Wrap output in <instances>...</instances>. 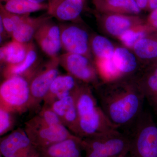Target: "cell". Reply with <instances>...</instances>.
Wrapping results in <instances>:
<instances>
[{
	"mask_svg": "<svg viewBox=\"0 0 157 157\" xmlns=\"http://www.w3.org/2000/svg\"><path fill=\"white\" fill-rule=\"evenodd\" d=\"M113 60L121 74L132 73L137 67L135 56L125 48H117Z\"/></svg>",
	"mask_w": 157,
	"mask_h": 157,
	"instance_id": "obj_22",
	"label": "cell"
},
{
	"mask_svg": "<svg viewBox=\"0 0 157 157\" xmlns=\"http://www.w3.org/2000/svg\"><path fill=\"white\" fill-rule=\"evenodd\" d=\"M29 43H21L13 40L0 49L1 62L7 66H13L20 63L25 59L28 51Z\"/></svg>",
	"mask_w": 157,
	"mask_h": 157,
	"instance_id": "obj_18",
	"label": "cell"
},
{
	"mask_svg": "<svg viewBox=\"0 0 157 157\" xmlns=\"http://www.w3.org/2000/svg\"><path fill=\"white\" fill-rule=\"evenodd\" d=\"M21 15L12 14L6 11L0 5V20L2 21L8 35L11 36L20 21Z\"/></svg>",
	"mask_w": 157,
	"mask_h": 157,
	"instance_id": "obj_27",
	"label": "cell"
},
{
	"mask_svg": "<svg viewBox=\"0 0 157 157\" xmlns=\"http://www.w3.org/2000/svg\"><path fill=\"white\" fill-rule=\"evenodd\" d=\"M118 157H133L132 155H131L130 151L126 152L124 153V154L121 155Z\"/></svg>",
	"mask_w": 157,
	"mask_h": 157,
	"instance_id": "obj_33",
	"label": "cell"
},
{
	"mask_svg": "<svg viewBox=\"0 0 157 157\" xmlns=\"http://www.w3.org/2000/svg\"><path fill=\"white\" fill-rule=\"evenodd\" d=\"M139 86L145 99L157 113V67L147 75Z\"/></svg>",
	"mask_w": 157,
	"mask_h": 157,
	"instance_id": "obj_21",
	"label": "cell"
},
{
	"mask_svg": "<svg viewBox=\"0 0 157 157\" xmlns=\"http://www.w3.org/2000/svg\"><path fill=\"white\" fill-rule=\"evenodd\" d=\"M84 1H85V0H84Z\"/></svg>",
	"mask_w": 157,
	"mask_h": 157,
	"instance_id": "obj_36",
	"label": "cell"
},
{
	"mask_svg": "<svg viewBox=\"0 0 157 157\" xmlns=\"http://www.w3.org/2000/svg\"><path fill=\"white\" fill-rule=\"evenodd\" d=\"M93 51L99 59H111L113 57L114 49L111 42L107 38L97 36L92 42Z\"/></svg>",
	"mask_w": 157,
	"mask_h": 157,
	"instance_id": "obj_24",
	"label": "cell"
},
{
	"mask_svg": "<svg viewBox=\"0 0 157 157\" xmlns=\"http://www.w3.org/2000/svg\"><path fill=\"white\" fill-rule=\"evenodd\" d=\"M98 99L101 108L118 128L136 122L143 112L145 99L140 86L125 83L101 91Z\"/></svg>",
	"mask_w": 157,
	"mask_h": 157,
	"instance_id": "obj_1",
	"label": "cell"
},
{
	"mask_svg": "<svg viewBox=\"0 0 157 157\" xmlns=\"http://www.w3.org/2000/svg\"><path fill=\"white\" fill-rule=\"evenodd\" d=\"M5 4L1 3L4 9L12 14L26 15L42 10H47V3L37 4L29 0H5Z\"/></svg>",
	"mask_w": 157,
	"mask_h": 157,
	"instance_id": "obj_19",
	"label": "cell"
},
{
	"mask_svg": "<svg viewBox=\"0 0 157 157\" xmlns=\"http://www.w3.org/2000/svg\"><path fill=\"white\" fill-rule=\"evenodd\" d=\"M47 14L62 21L76 19L84 8V0H48Z\"/></svg>",
	"mask_w": 157,
	"mask_h": 157,
	"instance_id": "obj_13",
	"label": "cell"
},
{
	"mask_svg": "<svg viewBox=\"0 0 157 157\" xmlns=\"http://www.w3.org/2000/svg\"><path fill=\"white\" fill-rule=\"evenodd\" d=\"M58 57L52 59L44 67L37 68L30 81V109H36L47 95L54 80L59 75Z\"/></svg>",
	"mask_w": 157,
	"mask_h": 157,
	"instance_id": "obj_7",
	"label": "cell"
},
{
	"mask_svg": "<svg viewBox=\"0 0 157 157\" xmlns=\"http://www.w3.org/2000/svg\"><path fill=\"white\" fill-rule=\"evenodd\" d=\"M58 59L59 65L76 79L86 82L95 80V71L84 56L66 52Z\"/></svg>",
	"mask_w": 157,
	"mask_h": 157,
	"instance_id": "obj_10",
	"label": "cell"
},
{
	"mask_svg": "<svg viewBox=\"0 0 157 157\" xmlns=\"http://www.w3.org/2000/svg\"><path fill=\"white\" fill-rule=\"evenodd\" d=\"M135 1L140 9H147L148 0H135Z\"/></svg>",
	"mask_w": 157,
	"mask_h": 157,
	"instance_id": "obj_31",
	"label": "cell"
},
{
	"mask_svg": "<svg viewBox=\"0 0 157 157\" xmlns=\"http://www.w3.org/2000/svg\"><path fill=\"white\" fill-rule=\"evenodd\" d=\"M135 53L142 59H153L157 57V40L143 38L134 45Z\"/></svg>",
	"mask_w": 157,
	"mask_h": 157,
	"instance_id": "obj_25",
	"label": "cell"
},
{
	"mask_svg": "<svg viewBox=\"0 0 157 157\" xmlns=\"http://www.w3.org/2000/svg\"><path fill=\"white\" fill-rule=\"evenodd\" d=\"M0 152L2 157H39V151L20 128L1 138Z\"/></svg>",
	"mask_w": 157,
	"mask_h": 157,
	"instance_id": "obj_8",
	"label": "cell"
},
{
	"mask_svg": "<svg viewBox=\"0 0 157 157\" xmlns=\"http://www.w3.org/2000/svg\"><path fill=\"white\" fill-rule=\"evenodd\" d=\"M130 17L119 14H112L106 18L105 26L109 33L113 36H121L129 30L132 25Z\"/></svg>",
	"mask_w": 157,
	"mask_h": 157,
	"instance_id": "obj_23",
	"label": "cell"
},
{
	"mask_svg": "<svg viewBox=\"0 0 157 157\" xmlns=\"http://www.w3.org/2000/svg\"><path fill=\"white\" fill-rule=\"evenodd\" d=\"M5 1V0H1V2H3L4 1Z\"/></svg>",
	"mask_w": 157,
	"mask_h": 157,
	"instance_id": "obj_35",
	"label": "cell"
},
{
	"mask_svg": "<svg viewBox=\"0 0 157 157\" xmlns=\"http://www.w3.org/2000/svg\"><path fill=\"white\" fill-rule=\"evenodd\" d=\"M84 157H118L130 151L132 139L118 131L102 136L82 138Z\"/></svg>",
	"mask_w": 157,
	"mask_h": 157,
	"instance_id": "obj_4",
	"label": "cell"
},
{
	"mask_svg": "<svg viewBox=\"0 0 157 157\" xmlns=\"http://www.w3.org/2000/svg\"><path fill=\"white\" fill-rule=\"evenodd\" d=\"M145 34L143 32H135L128 30L121 36L122 42L128 47H132L135 45L140 39L144 38Z\"/></svg>",
	"mask_w": 157,
	"mask_h": 157,
	"instance_id": "obj_29",
	"label": "cell"
},
{
	"mask_svg": "<svg viewBox=\"0 0 157 157\" xmlns=\"http://www.w3.org/2000/svg\"><path fill=\"white\" fill-rule=\"evenodd\" d=\"M24 130L38 150L76 136L63 124H47L35 117L25 123Z\"/></svg>",
	"mask_w": 157,
	"mask_h": 157,
	"instance_id": "obj_6",
	"label": "cell"
},
{
	"mask_svg": "<svg viewBox=\"0 0 157 157\" xmlns=\"http://www.w3.org/2000/svg\"><path fill=\"white\" fill-rule=\"evenodd\" d=\"M72 75H59L51 85L43 101V105L50 106L53 102L74 94L79 86Z\"/></svg>",
	"mask_w": 157,
	"mask_h": 157,
	"instance_id": "obj_15",
	"label": "cell"
},
{
	"mask_svg": "<svg viewBox=\"0 0 157 157\" xmlns=\"http://www.w3.org/2000/svg\"><path fill=\"white\" fill-rule=\"evenodd\" d=\"M81 138L109 135L117 131L106 115L90 88L79 86L74 94Z\"/></svg>",
	"mask_w": 157,
	"mask_h": 157,
	"instance_id": "obj_2",
	"label": "cell"
},
{
	"mask_svg": "<svg viewBox=\"0 0 157 157\" xmlns=\"http://www.w3.org/2000/svg\"><path fill=\"white\" fill-rule=\"evenodd\" d=\"M37 54L33 45L29 43L26 56L22 62L18 64L7 66L5 70L6 78L16 75H25L34 71L33 66L37 61Z\"/></svg>",
	"mask_w": 157,
	"mask_h": 157,
	"instance_id": "obj_20",
	"label": "cell"
},
{
	"mask_svg": "<svg viewBox=\"0 0 157 157\" xmlns=\"http://www.w3.org/2000/svg\"><path fill=\"white\" fill-rule=\"evenodd\" d=\"M98 67L101 75L107 80H114L121 75L113 59H100L98 61Z\"/></svg>",
	"mask_w": 157,
	"mask_h": 157,
	"instance_id": "obj_26",
	"label": "cell"
},
{
	"mask_svg": "<svg viewBox=\"0 0 157 157\" xmlns=\"http://www.w3.org/2000/svg\"><path fill=\"white\" fill-rule=\"evenodd\" d=\"M148 20L152 27L157 29V8L151 11L149 16Z\"/></svg>",
	"mask_w": 157,
	"mask_h": 157,
	"instance_id": "obj_30",
	"label": "cell"
},
{
	"mask_svg": "<svg viewBox=\"0 0 157 157\" xmlns=\"http://www.w3.org/2000/svg\"><path fill=\"white\" fill-rule=\"evenodd\" d=\"M62 48L68 53L83 55L88 48V36L84 30L75 25L60 28Z\"/></svg>",
	"mask_w": 157,
	"mask_h": 157,
	"instance_id": "obj_12",
	"label": "cell"
},
{
	"mask_svg": "<svg viewBox=\"0 0 157 157\" xmlns=\"http://www.w3.org/2000/svg\"><path fill=\"white\" fill-rule=\"evenodd\" d=\"M51 17L48 14L37 17H30V14L21 15L19 22L11 35L13 40L21 43H28L34 38L40 26Z\"/></svg>",
	"mask_w": 157,
	"mask_h": 157,
	"instance_id": "obj_16",
	"label": "cell"
},
{
	"mask_svg": "<svg viewBox=\"0 0 157 157\" xmlns=\"http://www.w3.org/2000/svg\"><path fill=\"white\" fill-rule=\"evenodd\" d=\"M29 1L37 4H42V3H45V2L46 0H29Z\"/></svg>",
	"mask_w": 157,
	"mask_h": 157,
	"instance_id": "obj_34",
	"label": "cell"
},
{
	"mask_svg": "<svg viewBox=\"0 0 157 157\" xmlns=\"http://www.w3.org/2000/svg\"><path fill=\"white\" fill-rule=\"evenodd\" d=\"M93 2L100 12L137 14L140 11L135 0H93Z\"/></svg>",
	"mask_w": 157,
	"mask_h": 157,
	"instance_id": "obj_17",
	"label": "cell"
},
{
	"mask_svg": "<svg viewBox=\"0 0 157 157\" xmlns=\"http://www.w3.org/2000/svg\"><path fill=\"white\" fill-rule=\"evenodd\" d=\"M48 107L56 113L68 130L79 137L78 112L74 94L55 101Z\"/></svg>",
	"mask_w": 157,
	"mask_h": 157,
	"instance_id": "obj_11",
	"label": "cell"
},
{
	"mask_svg": "<svg viewBox=\"0 0 157 157\" xmlns=\"http://www.w3.org/2000/svg\"><path fill=\"white\" fill-rule=\"evenodd\" d=\"M135 123L131 155L133 157H157V125L152 117L143 112Z\"/></svg>",
	"mask_w": 157,
	"mask_h": 157,
	"instance_id": "obj_5",
	"label": "cell"
},
{
	"mask_svg": "<svg viewBox=\"0 0 157 157\" xmlns=\"http://www.w3.org/2000/svg\"><path fill=\"white\" fill-rule=\"evenodd\" d=\"M34 38L44 53L51 59L58 57L62 48L60 28L51 19L40 26Z\"/></svg>",
	"mask_w": 157,
	"mask_h": 157,
	"instance_id": "obj_9",
	"label": "cell"
},
{
	"mask_svg": "<svg viewBox=\"0 0 157 157\" xmlns=\"http://www.w3.org/2000/svg\"><path fill=\"white\" fill-rule=\"evenodd\" d=\"M82 138L75 136L38 150L39 157H83Z\"/></svg>",
	"mask_w": 157,
	"mask_h": 157,
	"instance_id": "obj_14",
	"label": "cell"
},
{
	"mask_svg": "<svg viewBox=\"0 0 157 157\" xmlns=\"http://www.w3.org/2000/svg\"><path fill=\"white\" fill-rule=\"evenodd\" d=\"M33 74L32 72L6 78L0 86V106L14 113L20 114L30 110V81Z\"/></svg>",
	"mask_w": 157,
	"mask_h": 157,
	"instance_id": "obj_3",
	"label": "cell"
},
{
	"mask_svg": "<svg viewBox=\"0 0 157 157\" xmlns=\"http://www.w3.org/2000/svg\"><path fill=\"white\" fill-rule=\"evenodd\" d=\"M157 8V0H148L147 9L153 11Z\"/></svg>",
	"mask_w": 157,
	"mask_h": 157,
	"instance_id": "obj_32",
	"label": "cell"
},
{
	"mask_svg": "<svg viewBox=\"0 0 157 157\" xmlns=\"http://www.w3.org/2000/svg\"><path fill=\"white\" fill-rule=\"evenodd\" d=\"M15 113L6 107L0 106V135H5L13 128L15 124Z\"/></svg>",
	"mask_w": 157,
	"mask_h": 157,
	"instance_id": "obj_28",
	"label": "cell"
}]
</instances>
